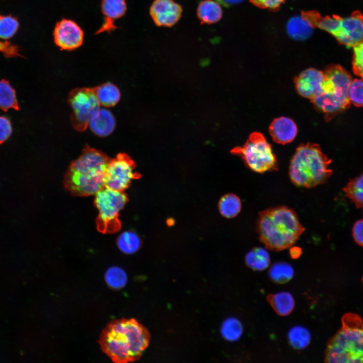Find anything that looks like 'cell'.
I'll return each mask as SVG.
<instances>
[{
    "mask_svg": "<svg viewBox=\"0 0 363 363\" xmlns=\"http://www.w3.org/2000/svg\"><path fill=\"white\" fill-rule=\"evenodd\" d=\"M54 41L61 49L72 50L83 43L84 32L74 21L63 19L58 22L53 31Z\"/></svg>",
    "mask_w": 363,
    "mask_h": 363,
    "instance_id": "cell-11",
    "label": "cell"
},
{
    "mask_svg": "<svg viewBox=\"0 0 363 363\" xmlns=\"http://www.w3.org/2000/svg\"><path fill=\"white\" fill-rule=\"evenodd\" d=\"M269 131L273 141L277 143L285 144L295 138L297 128L294 121L287 117L275 118L271 123Z\"/></svg>",
    "mask_w": 363,
    "mask_h": 363,
    "instance_id": "cell-15",
    "label": "cell"
},
{
    "mask_svg": "<svg viewBox=\"0 0 363 363\" xmlns=\"http://www.w3.org/2000/svg\"><path fill=\"white\" fill-rule=\"evenodd\" d=\"M259 238L270 250L280 251L291 247L305 231L296 213L286 206L261 211L257 222Z\"/></svg>",
    "mask_w": 363,
    "mask_h": 363,
    "instance_id": "cell-3",
    "label": "cell"
},
{
    "mask_svg": "<svg viewBox=\"0 0 363 363\" xmlns=\"http://www.w3.org/2000/svg\"><path fill=\"white\" fill-rule=\"evenodd\" d=\"M197 15L202 23L212 24L220 20L222 11L216 1L205 0L199 5Z\"/></svg>",
    "mask_w": 363,
    "mask_h": 363,
    "instance_id": "cell-21",
    "label": "cell"
},
{
    "mask_svg": "<svg viewBox=\"0 0 363 363\" xmlns=\"http://www.w3.org/2000/svg\"><path fill=\"white\" fill-rule=\"evenodd\" d=\"M242 333V325L236 319L229 318L223 322L221 327V333L226 339L235 341L240 337Z\"/></svg>",
    "mask_w": 363,
    "mask_h": 363,
    "instance_id": "cell-30",
    "label": "cell"
},
{
    "mask_svg": "<svg viewBox=\"0 0 363 363\" xmlns=\"http://www.w3.org/2000/svg\"><path fill=\"white\" fill-rule=\"evenodd\" d=\"M241 209V200L233 194L224 195L219 201V212L225 218H232L235 217L240 212Z\"/></svg>",
    "mask_w": 363,
    "mask_h": 363,
    "instance_id": "cell-24",
    "label": "cell"
},
{
    "mask_svg": "<svg viewBox=\"0 0 363 363\" xmlns=\"http://www.w3.org/2000/svg\"><path fill=\"white\" fill-rule=\"evenodd\" d=\"M101 8L105 19L97 34L104 31L110 32L116 29L114 21L125 14L127 5L125 0H102Z\"/></svg>",
    "mask_w": 363,
    "mask_h": 363,
    "instance_id": "cell-16",
    "label": "cell"
},
{
    "mask_svg": "<svg viewBox=\"0 0 363 363\" xmlns=\"http://www.w3.org/2000/svg\"><path fill=\"white\" fill-rule=\"evenodd\" d=\"M324 73L325 79L321 92L341 103L346 109L349 108L348 91L352 82L349 73L339 65L328 66Z\"/></svg>",
    "mask_w": 363,
    "mask_h": 363,
    "instance_id": "cell-10",
    "label": "cell"
},
{
    "mask_svg": "<svg viewBox=\"0 0 363 363\" xmlns=\"http://www.w3.org/2000/svg\"><path fill=\"white\" fill-rule=\"evenodd\" d=\"M324 79V72L315 68H309L296 77L294 82L297 93L311 100L322 91Z\"/></svg>",
    "mask_w": 363,
    "mask_h": 363,
    "instance_id": "cell-13",
    "label": "cell"
},
{
    "mask_svg": "<svg viewBox=\"0 0 363 363\" xmlns=\"http://www.w3.org/2000/svg\"><path fill=\"white\" fill-rule=\"evenodd\" d=\"M267 299L274 311L281 316L290 314L294 307V299L287 292L270 294L267 296Z\"/></svg>",
    "mask_w": 363,
    "mask_h": 363,
    "instance_id": "cell-20",
    "label": "cell"
},
{
    "mask_svg": "<svg viewBox=\"0 0 363 363\" xmlns=\"http://www.w3.org/2000/svg\"><path fill=\"white\" fill-rule=\"evenodd\" d=\"M288 338L292 347L296 349H301L309 344L311 335L309 331L304 327L296 326L289 330Z\"/></svg>",
    "mask_w": 363,
    "mask_h": 363,
    "instance_id": "cell-29",
    "label": "cell"
},
{
    "mask_svg": "<svg viewBox=\"0 0 363 363\" xmlns=\"http://www.w3.org/2000/svg\"><path fill=\"white\" fill-rule=\"evenodd\" d=\"M343 191L357 208L363 207V173L350 179L343 188Z\"/></svg>",
    "mask_w": 363,
    "mask_h": 363,
    "instance_id": "cell-25",
    "label": "cell"
},
{
    "mask_svg": "<svg viewBox=\"0 0 363 363\" xmlns=\"http://www.w3.org/2000/svg\"><path fill=\"white\" fill-rule=\"evenodd\" d=\"M135 164L131 158L125 153H119L110 159L105 174V188L124 192L131 182L139 177L134 171Z\"/></svg>",
    "mask_w": 363,
    "mask_h": 363,
    "instance_id": "cell-9",
    "label": "cell"
},
{
    "mask_svg": "<svg viewBox=\"0 0 363 363\" xmlns=\"http://www.w3.org/2000/svg\"><path fill=\"white\" fill-rule=\"evenodd\" d=\"M292 267L285 262H277L270 269L269 274L271 279L275 283L282 284L289 281L293 276Z\"/></svg>",
    "mask_w": 363,
    "mask_h": 363,
    "instance_id": "cell-28",
    "label": "cell"
},
{
    "mask_svg": "<svg viewBox=\"0 0 363 363\" xmlns=\"http://www.w3.org/2000/svg\"><path fill=\"white\" fill-rule=\"evenodd\" d=\"M353 48L352 70L354 74L363 79V42Z\"/></svg>",
    "mask_w": 363,
    "mask_h": 363,
    "instance_id": "cell-34",
    "label": "cell"
},
{
    "mask_svg": "<svg viewBox=\"0 0 363 363\" xmlns=\"http://www.w3.org/2000/svg\"><path fill=\"white\" fill-rule=\"evenodd\" d=\"M244 0H215L219 4L224 7H229L232 5L241 3Z\"/></svg>",
    "mask_w": 363,
    "mask_h": 363,
    "instance_id": "cell-38",
    "label": "cell"
},
{
    "mask_svg": "<svg viewBox=\"0 0 363 363\" xmlns=\"http://www.w3.org/2000/svg\"><path fill=\"white\" fill-rule=\"evenodd\" d=\"M246 265L254 270L262 271L270 263V258L267 250L261 247H255L249 252L245 257Z\"/></svg>",
    "mask_w": 363,
    "mask_h": 363,
    "instance_id": "cell-23",
    "label": "cell"
},
{
    "mask_svg": "<svg viewBox=\"0 0 363 363\" xmlns=\"http://www.w3.org/2000/svg\"><path fill=\"white\" fill-rule=\"evenodd\" d=\"M5 47V42H0V51H2Z\"/></svg>",
    "mask_w": 363,
    "mask_h": 363,
    "instance_id": "cell-40",
    "label": "cell"
},
{
    "mask_svg": "<svg viewBox=\"0 0 363 363\" xmlns=\"http://www.w3.org/2000/svg\"><path fill=\"white\" fill-rule=\"evenodd\" d=\"M352 235L355 241L363 247V219L357 221L352 228Z\"/></svg>",
    "mask_w": 363,
    "mask_h": 363,
    "instance_id": "cell-37",
    "label": "cell"
},
{
    "mask_svg": "<svg viewBox=\"0 0 363 363\" xmlns=\"http://www.w3.org/2000/svg\"><path fill=\"white\" fill-rule=\"evenodd\" d=\"M88 126L95 135L104 137L109 135L114 131L115 120L109 110L99 108L93 114Z\"/></svg>",
    "mask_w": 363,
    "mask_h": 363,
    "instance_id": "cell-17",
    "label": "cell"
},
{
    "mask_svg": "<svg viewBox=\"0 0 363 363\" xmlns=\"http://www.w3.org/2000/svg\"><path fill=\"white\" fill-rule=\"evenodd\" d=\"M285 0H250L251 3L262 9L271 10L278 9Z\"/></svg>",
    "mask_w": 363,
    "mask_h": 363,
    "instance_id": "cell-35",
    "label": "cell"
},
{
    "mask_svg": "<svg viewBox=\"0 0 363 363\" xmlns=\"http://www.w3.org/2000/svg\"><path fill=\"white\" fill-rule=\"evenodd\" d=\"M18 26L16 18L0 15V38L4 39L10 38L16 32Z\"/></svg>",
    "mask_w": 363,
    "mask_h": 363,
    "instance_id": "cell-32",
    "label": "cell"
},
{
    "mask_svg": "<svg viewBox=\"0 0 363 363\" xmlns=\"http://www.w3.org/2000/svg\"><path fill=\"white\" fill-rule=\"evenodd\" d=\"M231 153L241 157L245 165L255 172L278 170V162L271 146L261 133H251L243 146L234 148Z\"/></svg>",
    "mask_w": 363,
    "mask_h": 363,
    "instance_id": "cell-6",
    "label": "cell"
},
{
    "mask_svg": "<svg viewBox=\"0 0 363 363\" xmlns=\"http://www.w3.org/2000/svg\"><path fill=\"white\" fill-rule=\"evenodd\" d=\"M362 281H363V278H362Z\"/></svg>",
    "mask_w": 363,
    "mask_h": 363,
    "instance_id": "cell-41",
    "label": "cell"
},
{
    "mask_svg": "<svg viewBox=\"0 0 363 363\" xmlns=\"http://www.w3.org/2000/svg\"><path fill=\"white\" fill-rule=\"evenodd\" d=\"M301 16L308 21L314 28H320L333 36L337 32L342 18L337 15L322 17L316 11L302 12Z\"/></svg>",
    "mask_w": 363,
    "mask_h": 363,
    "instance_id": "cell-18",
    "label": "cell"
},
{
    "mask_svg": "<svg viewBox=\"0 0 363 363\" xmlns=\"http://www.w3.org/2000/svg\"><path fill=\"white\" fill-rule=\"evenodd\" d=\"M314 28L306 19L300 16L292 17L287 22L286 29L288 35L297 40H304L313 33Z\"/></svg>",
    "mask_w": 363,
    "mask_h": 363,
    "instance_id": "cell-22",
    "label": "cell"
},
{
    "mask_svg": "<svg viewBox=\"0 0 363 363\" xmlns=\"http://www.w3.org/2000/svg\"><path fill=\"white\" fill-rule=\"evenodd\" d=\"M11 123L6 117L0 116V144L5 142L12 133Z\"/></svg>",
    "mask_w": 363,
    "mask_h": 363,
    "instance_id": "cell-36",
    "label": "cell"
},
{
    "mask_svg": "<svg viewBox=\"0 0 363 363\" xmlns=\"http://www.w3.org/2000/svg\"><path fill=\"white\" fill-rule=\"evenodd\" d=\"M93 89L100 105L102 106L112 107L120 99V92L118 88L111 83H105Z\"/></svg>",
    "mask_w": 363,
    "mask_h": 363,
    "instance_id": "cell-19",
    "label": "cell"
},
{
    "mask_svg": "<svg viewBox=\"0 0 363 363\" xmlns=\"http://www.w3.org/2000/svg\"><path fill=\"white\" fill-rule=\"evenodd\" d=\"M301 254V250L299 247H293L290 250V255L292 259L298 258Z\"/></svg>",
    "mask_w": 363,
    "mask_h": 363,
    "instance_id": "cell-39",
    "label": "cell"
},
{
    "mask_svg": "<svg viewBox=\"0 0 363 363\" xmlns=\"http://www.w3.org/2000/svg\"><path fill=\"white\" fill-rule=\"evenodd\" d=\"M10 108L19 109L15 92L9 82L0 81V109L7 111Z\"/></svg>",
    "mask_w": 363,
    "mask_h": 363,
    "instance_id": "cell-27",
    "label": "cell"
},
{
    "mask_svg": "<svg viewBox=\"0 0 363 363\" xmlns=\"http://www.w3.org/2000/svg\"><path fill=\"white\" fill-rule=\"evenodd\" d=\"M68 102L72 110L71 120L73 128L78 132L84 131L93 114L100 106L93 89H74L69 94Z\"/></svg>",
    "mask_w": 363,
    "mask_h": 363,
    "instance_id": "cell-8",
    "label": "cell"
},
{
    "mask_svg": "<svg viewBox=\"0 0 363 363\" xmlns=\"http://www.w3.org/2000/svg\"><path fill=\"white\" fill-rule=\"evenodd\" d=\"M94 205L98 210L97 229L102 233H113L121 228L119 211L128 201L124 192L104 188L95 195Z\"/></svg>",
    "mask_w": 363,
    "mask_h": 363,
    "instance_id": "cell-7",
    "label": "cell"
},
{
    "mask_svg": "<svg viewBox=\"0 0 363 363\" xmlns=\"http://www.w3.org/2000/svg\"><path fill=\"white\" fill-rule=\"evenodd\" d=\"M116 244L118 249L126 254H132L140 248L141 241L139 236L132 231H126L118 237Z\"/></svg>",
    "mask_w": 363,
    "mask_h": 363,
    "instance_id": "cell-26",
    "label": "cell"
},
{
    "mask_svg": "<svg viewBox=\"0 0 363 363\" xmlns=\"http://www.w3.org/2000/svg\"><path fill=\"white\" fill-rule=\"evenodd\" d=\"M331 160L317 144H301L296 148L289 167V176L295 186L311 188L322 184L332 174Z\"/></svg>",
    "mask_w": 363,
    "mask_h": 363,
    "instance_id": "cell-4",
    "label": "cell"
},
{
    "mask_svg": "<svg viewBox=\"0 0 363 363\" xmlns=\"http://www.w3.org/2000/svg\"><path fill=\"white\" fill-rule=\"evenodd\" d=\"M110 159L102 151L86 145L66 173V189L75 196L95 195L105 188V171Z\"/></svg>",
    "mask_w": 363,
    "mask_h": 363,
    "instance_id": "cell-2",
    "label": "cell"
},
{
    "mask_svg": "<svg viewBox=\"0 0 363 363\" xmlns=\"http://www.w3.org/2000/svg\"><path fill=\"white\" fill-rule=\"evenodd\" d=\"M105 278L110 287L117 289L125 285L127 278L123 269L117 267H112L106 271Z\"/></svg>",
    "mask_w": 363,
    "mask_h": 363,
    "instance_id": "cell-31",
    "label": "cell"
},
{
    "mask_svg": "<svg viewBox=\"0 0 363 363\" xmlns=\"http://www.w3.org/2000/svg\"><path fill=\"white\" fill-rule=\"evenodd\" d=\"M350 102L356 107L363 106V79L352 80L349 91Z\"/></svg>",
    "mask_w": 363,
    "mask_h": 363,
    "instance_id": "cell-33",
    "label": "cell"
},
{
    "mask_svg": "<svg viewBox=\"0 0 363 363\" xmlns=\"http://www.w3.org/2000/svg\"><path fill=\"white\" fill-rule=\"evenodd\" d=\"M338 41L348 47L363 42V15L359 11L342 18L340 27L334 36Z\"/></svg>",
    "mask_w": 363,
    "mask_h": 363,
    "instance_id": "cell-12",
    "label": "cell"
},
{
    "mask_svg": "<svg viewBox=\"0 0 363 363\" xmlns=\"http://www.w3.org/2000/svg\"><path fill=\"white\" fill-rule=\"evenodd\" d=\"M325 361L363 362V321L358 315L353 313L343 315L341 328L327 343Z\"/></svg>",
    "mask_w": 363,
    "mask_h": 363,
    "instance_id": "cell-5",
    "label": "cell"
},
{
    "mask_svg": "<svg viewBox=\"0 0 363 363\" xmlns=\"http://www.w3.org/2000/svg\"><path fill=\"white\" fill-rule=\"evenodd\" d=\"M182 9L172 0H155L150 9V14L157 26L171 27L181 17Z\"/></svg>",
    "mask_w": 363,
    "mask_h": 363,
    "instance_id": "cell-14",
    "label": "cell"
},
{
    "mask_svg": "<svg viewBox=\"0 0 363 363\" xmlns=\"http://www.w3.org/2000/svg\"><path fill=\"white\" fill-rule=\"evenodd\" d=\"M150 335L134 319H120L109 322L102 331L99 343L102 351L114 362L138 360L148 345Z\"/></svg>",
    "mask_w": 363,
    "mask_h": 363,
    "instance_id": "cell-1",
    "label": "cell"
}]
</instances>
